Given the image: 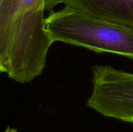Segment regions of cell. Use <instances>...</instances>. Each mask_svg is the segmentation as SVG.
<instances>
[{
	"label": "cell",
	"mask_w": 133,
	"mask_h": 132,
	"mask_svg": "<svg viewBox=\"0 0 133 132\" xmlns=\"http://www.w3.org/2000/svg\"><path fill=\"white\" fill-rule=\"evenodd\" d=\"M44 11V0H2L0 74L26 83L42 73L53 44Z\"/></svg>",
	"instance_id": "6da1fadb"
},
{
	"label": "cell",
	"mask_w": 133,
	"mask_h": 132,
	"mask_svg": "<svg viewBox=\"0 0 133 132\" xmlns=\"http://www.w3.org/2000/svg\"><path fill=\"white\" fill-rule=\"evenodd\" d=\"M52 42H62L97 53L133 60V27L101 19L65 5L45 18Z\"/></svg>",
	"instance_id": "7a4b0ae2"
},
{
	"label": "cell",
	"mask_w": 133,
	"mask_h": 132,
	"mask_svg": "<svg viewBox=\"0 0 133 132\" xmlns=\"http://www.w3.org/2000/svg\"><path fill=\"white\" fill-rule=\"evenodd\" d=\"M91 81L87 106L104 117L133 124V73L96 65Z\"/></svg>",
	"instance_id": "3957f363"
},
{
	"label": "cell",
	"mask_w": 133,
	"mask_h": 132,
	"mask_svg": "<svg viewBox=\"0 0 133 132\" xmlns=\"http://www.w3.org/2000/svg\"><path fill=\"white\" fill-rule=\"evenodd\" d=\"M2 2V0H0V2Z\"/></svg>",
	"instance_id": "52a82bcc"
},
{
	"label": "cell",
	"mask_w": 133,
	"mask_h": 132,
	"mask_svg": "<svg viewBox=\"0 0 133 132\" xmlns=\"http://www.w3.org/2000/svg\"><path fill=\"white\" fill-rule=\"evenodd\" d=\"M4 132H18V131H17V130H16L15 128H12L8 127Z\"/></svg>",
	"instance_id": "8992f818"
},
{
	"label": "cell",
	"mask_w": 133,
	"mask_h": 132,
	"mask_svg": "<svg viewBox=\"0 0 133 132\" xmlns=\"http://www.w3.org/2000/svg\"><path fill=\"white\" fill-rule=\"evenodd\" d=\"M66 6L133 27V0H62Z\"/></svg>",
	"instance_id": "277c9868"
},
{
	"label": "cell",
	"mask_w": 133,
	"mask_h": 132,
	"mask_svg": "<svg viewBox=\"0 0 133 132\" xmlns=\"http://www.w3.org/2000/svg\"><path fill=\"white\" fill-rule=\"evenodd\" d=\"M59 3H62V0H44V9L51 13L54 12V8Z\"/></svg>",
	"instance_id": "5b68a950"
}]
</instances>
